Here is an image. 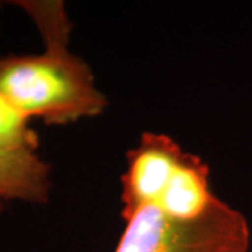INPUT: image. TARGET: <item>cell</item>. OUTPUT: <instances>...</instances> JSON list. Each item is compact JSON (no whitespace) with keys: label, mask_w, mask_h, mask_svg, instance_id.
Instances as JSON below:
<instances>
[{"label":"cell","mask_w":252,"mask_h":252,"mask_svg":"<svg viewBox=\"0 0 252 252\" xmlns=\"http://www.w3.org/2000/svg\"><path fill=\"white\" fill-rule=\"evenodd\" d=\"M70 42L44 44L42 54L0 58V91L30 119L66 125L101 115L108 99Z\"/></svg>","instance_id":"cell-1"},{"label":"cell","mask_w":252,"mask_h":252,"mask_svg":"<svg viewBox=\"0 0 252 252\" xmlns=\"http://www.w3.org/2000/svg\"><path fill=\"white\" fill-rule=\"evenodd\" d=\"M125 221L115 252H247L250 248L247 219L217 196L203 215L192 220L144 207Z\"/></svg>","instance_id":"cell-2"},{"label":"cell","mask_w":252,"mask_h":252,"mask_svg":"<svg viewBox=\"0 0 252 252\" xmlns=\"http://www.w3.org/2000/svg\"><path fill=\"white\" fill-rule=\"evenodd\" d=\"M185 153L170 136L144 132L126 156L121 192L124 220L144 207H156Z\"/></svg>","instance_id":"cell-3"},{"label":"cell","mask_w":252,"mask_h":252,"mask_svg":"<svg viewBox=\"0 0 252 252\" xmlns=\"http://www.w3.org/2000/svg\"><path fill=\"white\" fill-rule=\"evenodd\" d=\"M51 167L34 150L0 147V200L46 203Z\"/></svg>","instance_id":"cell-4"},{"label":"cell","mask_w":252,"mask_h":252,"mask_svg":"<svg viewBox=\"0 0 252 252\" xmlns=\"http://www.w3.org/2000/svg\"><path fill=\"white\" fill-rule=\"evenodd\" d=\"M213 198L206 162L187 152L156 207L172 219L192 220L203 215Z\"/></svg>","instance_id":"cell-5"},{"label":"cell","mask_w":252,"mask_h":252,"mask_svg":"<svg viewBox=\"0 0 252 252\" xmlns=\"http://www.w3.org/2000/svg\"><path fill=\"white\" fill-rule=\"evenodd\" d=\"M39 137L30 126L28 118L0 91V147L36 152Z\"/></svg>","instance_id":"cell-6"},{"label":"cell","mask_w":252,"mask_h":252,"mask_svg":"<svg viewBox=\"0 0 252 252\" xmlns=\"http://www.w3.org/2000/svg\"><path fill=\"white\" fill-rule=\"evenodd\" d=\"M3 207H4V203H3V200H0V213H1V210H3Z\"/></svg>","instance_id":"cell-7"},{"label":"cell","mask_w":252,"mask_h":252,"mask_svg":"<svg viewBox=\"0 0 252 252\" xmlns=\"http://www.w3.org/2000/svg\"><path fill=\"white\" fill-rule=\"evenodd\" d=\"M1 4H3V3H1V1H0V7H1Z\"/></svg>","instance_id":"cell-8"}]
</instances>
